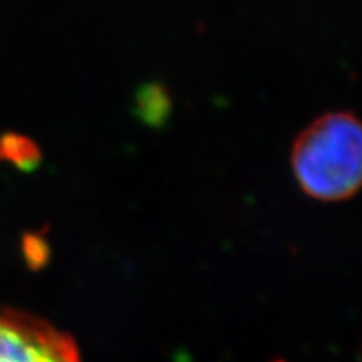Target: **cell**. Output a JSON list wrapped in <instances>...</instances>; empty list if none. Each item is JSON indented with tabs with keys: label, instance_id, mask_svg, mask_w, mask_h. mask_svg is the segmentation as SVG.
<instances>
[{
	"label": "cell",
	"instance_id": "cell-1",
	"mask_svg": "<svg viewBox=\"0 0 362 362\" xmlns=\"http://www.w3.org/2000/svg\"><path fill=\"white\" fill-rule=\"evenodd\" d=\"M291 165L298 188L319 202H344L362 183V128L349 111H330L300 131Z\"/></svg>",
	"mask_w": 362,
	"mask_h": 362
},
{
	"label": "cell",
	"instance_id": "cell-2",
	"mask_svg": "<svg viewBox=\"0 0 362 362\" xmlns=\"http://www.w3.org/2000/svg\"><path fill=\"white\" fill-rule=\"evenodd\" d=\"M0 362H81L74 341L24 314L0 312Z\"/></svg>",
	"mask_w": 362,
	"mask_h": 362
}]
</instances>
